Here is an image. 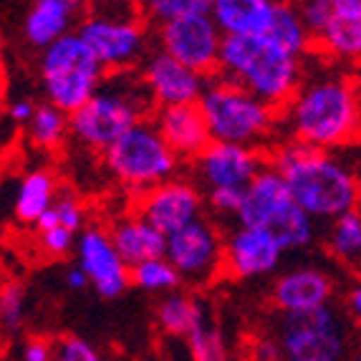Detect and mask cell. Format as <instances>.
<instances>
[{
  "instance_id": "obj_43",
  "label": "cell",
  "mask_w": 361,
  "mask_h": 361,
  "mask_svg": "<svg viewBox=\"0 0 361 361\" xmlns=\"http://www.w3.org/2000/svg\"><path fill=\"white\" fill-rule=\"evenodd\" d=\"M66 286L71 290H84V288H89L91 286V281H89V276H86L78 265H71L66 271Z\"/></svg>"
},
{
  "instance_id": "obj_32",
  "label": "cell",
  "mask_w": 361,
  "mask_h": 361,
  "mask_svg": "<svg viewBox=\"0 0 361 361\" xmlns=\"http://www.w3.org/2000/svg\"><path fill=\"white\" fill-rule=\"evenodd\" d=\"M187 349L192 361H228V343H225L220 326L212 324L210 313L187 336Z\"/></svg>"
},
{
  "instance_id": "obj_31",
  "label": "cell",
  "mask_w": 361,
  "mask_h": 361,
  "mask_svg": "<svg viewBox=\"0 0 361 361\" xmlns=\"http://www.w3.org/2000/svg\"><path fill=\"white\" fill-rule=\"evenodd\" d=\"M84 223H86V210L81 205L76 192L71 190H61L56 202L51 205V210L43 215V220L36 225V230H46V228H66L71 233L81 235L84 233Z\"/></svg>"
},
{
  "instance_id": "obj_6",
  "label": "cell",
  "mask_w": 361,
  "mask_h": 361,
  "mask_svg": "<svg viewBox=\"0 0 361 361\" xmlns=\"http://www.w3.org/2000/svg\"><path fill=\"white\" fill-rule=\"evenodd\" d=\"M212 142L253 147L271 137L278 124V111L253 97L240 84L220 76L210 81L200 99Z\"/></svg>"
},
{
  "instance_id": "obj_7",
  "label": "cell",
  "mask_w": 361,
  "mask_h": 361,
  "mask_svg": "<svg viewBox=\"0 0 361 361\" xmlns=\"http://www.w3.org/2000/svg\"><path fill=\"white\" fill-rule=\"evenodd\" d=\"M104 164L116 182L145 195L164 182L175 180L180 157L169 149L154 121H142L132 132L104 152Z\"/></svg>"
},
{
  "instance_id": "obj_4",
  "label": "cell",
  "mask_w": 361,
  "mask_h": 361,
  "mask_svg": "<svg viewBox=\"0 0 361 361\" xmlns=\"http://www.w3.org/2000/svg\"><path fill=\"white\" fill-rule=\"evenodd\" d=\"M152 104L154 102L142 73H109L102 89L71 114V137L91 152H106L145 121Z\"/></svg>"
},
{
  "instance_id": "obj_25",
  "label": "cell",
  "mask_w": 361,
  "mask_h": 361,
  "mask_svg": "<svg viewBox=\"0 0 361 361\" xmlns=\"http://www.w3.org/2000/svg\"><path fill=\"white\" fill-rule=\"evenodd\" d=\"M205 316H207L205 303L197 301L190 293H182V290L162 295V301L157 303V324L169 336L187 338Z\"/></svg>"
},
{
  "instance_id": "obj_37",
  "label": "cell",
  "mask_w": 361,
  "mask_h": 361,
  "mask_svg": "<svg viewBox=\"0 0 361 361\" xmlns=\"http://www.w3.org/2000/svg\"><path fill=\"white\" fill-rule=\"evenodd\" d=\"M243 192L245 190H235V187H220V190H207L205 202L217 212V215H233L238 217L243 207Z\"/></svg>"
},
{
  "instance_id": "obj_11",
  "label": "cell",
  "mask_w": 361,
  "mask_h": 361,
  "mask_svg": "<svg viewBox=\"0 0 361 361\" xmlns=\"http://www.w3.org/2000/svg\"><path fill=\"white\" fill-rule=\"evenodd\" d=\"M164 258L175 265L182 281L205 283L217 271H223L225 240L220 230L202 217L180 233L169 235Z\"/></svg>"
},
{
  "instance_id": "obj_28",
  "label": "cell",
  "mask_w": 361,
  "mask_h": 361,
  "mask_svg": "<svg viewBox=\"0 0 361 361\" xmlns=\"http://www.w3.org/2000/svg\"><path fill=\"white\" fill-rule=\"evenodd\" d=\"M326 247L341 263H359L361 260V210L346 212L338 220L329 223L326 230Z\"/></svg>"
},
{
  "instance_id": "obj_34",
  "label": "cell",
  "mask_w": 361,
  "mask_h": 361,
  "mask_svg": "<svg viewBox=\"0 0 361 361\" xmlns=\"http://www.w3.org/2000/svg\"><path fill=\"white\" fill-rule=\"evenodd\" d=\"M25 316V290L16 281H8L0 293V319L6 331H18Z\"/></svg>"
},
{
  "instance_id": "obj_24",
  "label": "cell",
  "mask_w": 361,
  "mask_h": 361,
  "mask_svg": "<svg viewBox=\"0 0 361 361\" xmlns=\"http://www.w3.org/2000/svg\"><path fill=\"white\" fill-rule=\"evenodd\" d=\"M59 192L61 187L49 169H28L18 180L16 195H13V217H16V223L36 228L43 220V215L51 210Z\"/></svg>"
},
{
  "instance_id": "obj_17",
  "label": "cell",
  "mask_w": 361,
  "mask_h": 361,
  "mask_svg": "<svg viewBox=\"0 0 361 361\" xmlns=\"http://www.w3.org/2000/svg\"><path fill=\"white\" fill-rule=\"evenodd\" d=\"M334 278L316 265H298L281 273L271 286V301L283 316H298L329 306Z\"/></svg>"
},
{
  "instance_id": "obj_10",
  "label": "cell",
  "mask_w": 361,
  "mask_h": 361,
  "mask_svg": "<svg viewBox=\"0 0 361 361\" xmlns=\"http://www.w3.org/2000/svg\"><path fill=\"white\" fill-rule=\"evenodd\" d=\"M159 51L169 54L187 68L210 76L220 71V54H223V30L217 28L210 16H187L157 28Z\"/></svg>"
},
{
  "instance_id": "obj_18",
  "label": "cell",
  "mask_w": 361,
  "mask_h": 361,
  "mask_svg": "<svg viewBox=\"0 0 361 361\" xmlns=\"http://www.w3.org/2000/svg\"><path fill=\"white\" fill-rule=\"evenodd\" d=\"M293 205L295 202L290 197V190L283 177H281V172L273 164H265L263 172L243 192V207L238 212V225L271 230Z\"/></svg>"
},
{
  "instance_id": "obj_35",
  "label": "cell",
  "mask_w": 361,
  "mask_h": 361,
  "mask_svg": "<svg viewBox=\"0 0 361 361\" xmlns=\"http://www.w3.org/2000/svg\"><path fill=\"white\" fill-rule=\"evenodd\" d=\"M78 243V235L66 228H46L38 230V247L51 258H63V255L73 253Z\"/></svg>"
},
{
  "instance_id": "obj_15",
  "label": "cell",
  "mask_w": 361,
  "mask_h": 361,
  "mask_svg": "<svg viewBox=\"0 0 361 361\" xmlns=\"http://www.w3.org/2000/svg\"><path fill=\"white\" fill-rule=\"evenodd\" d=\"M142 78L152 94V102L159 109L200 104L207 84H210L207 76L187 68L185 63H180L164 51H154L147 56Z\"/></svg>"
},
{
  "instance_id": "obj_3",
  "label": "cell",
  "mask_w": 361,
  "mask_h": 361,
  "mask_svg": "<svg viewBox=\"0 0 361 361\" xmlns=\"http://www.w3.org/2000/svg\"><path fill=\"white\" fill-rule=\"evenodd\" d=\"M220 73L253 97L283 111L303 86V61L286 54L271 38L225 36Z\"/></svg>"
},
{
  "instance_id": "obj_9",
  "label": "cell",
  "mask_w": 361,
  "mask_h": 361,
  "mask_svg": "<svg viewBox=\"0 0 361 361\" xmlns=\"http://www.w3.org/2000/svg\"><path fill=\"white\" fill-rule=\"evenodd\" d=\"M121 6L114 8V13H104L102 8L86 13L78 20L76 33L81 41L94 51L104 71H129L147 51V30L142 23V16L137 8L129 13H119Z\"/></svg>"
},
{
  "instance_id": "obj_29",
  "label": "cell",
  "mask_w": 361,
  "mask_h": 361,
  "mask_svg": "<svg viewBox=\"0 0 361 361\" xmlns=\"http://www.w3.org/2000/svg\"><path fill=\"white\" fill-rule=\"evenodd\" d=\"M132 283L147 293H175L180 290L182 276L167 258H154L147 263H139L132 268Z\"/></svg>"
},
{
  "instance_id": "obj_41",
  "label": "cell",
  "mask_w": 361,
  "mask_h": 361,
  "mask_svg": "<svg viewBox=\"0 0 361 361\" xmlns=\"http://www.w3.org/2000/svg\"><path fill=\"white\" fill-rule=\"evenodd\" d=\"M255 359L258 361H281V349L273 336H265L255 343Z\"/></svg>"
},
{
  "instance_id": "obj_21",
  "label": "cell",
  "mask_w": 361,
  "mask_h": 361,
  "mask_svg": "<svg viewBox=\"0 0 361 361\" xmlns=\"http://www.w3.org/2000/svg\"><path fill=\"white\" fill-rule=\"evenodd\" d=\"M276 0H215L212 18L223 36L265 38L276 23Z\"/></svg>"
},
{
  "instance_id": "obj_44",
  "label": "cell",
  "mask_w": 361,
  "mask_h": 361,
  "mask_svg": "<svg viewBox=\"0 0 361 361\" xmlns=\"http://www.w3.org/2000/svg\"><path fill=\"white\" fill-rule=\"evenodd\" d=\"M349 361H361V351H354V354H351V359Z\"/></svg>"
},
{
  "instance_id": "obj_42",
  "label": "cell",
  "mask_w": 361,
  "mask_h": 361,
  "mask_svg": "<svg viewBox=\"0 0 361 361\" xmlns=\"http://www.w3.org/2000/svg\"><path fill=\"white\" fill-rule=\"evenodd\" d=\"M346 308H349L351 319L361 326V283H354L346 293Z\"/></svg>"
},
{
  "instance_id": "obj_14",
  "label": "cell",
  "mask_w": 361,
  "mask_h": 361,
  "mask_svg": "<svg viewBox=\"0 0 361 361\" xmlns=\"http://www.w3.org/2000/svg\"><path fill=\"white\" fill-rule=\"evenodd\" d=\"M283 253L286 247L271 230L238 225L225 238L223 271L240 281L271 276L283 260Z\"/></svg>"
},
{
  "instance_id": "obj_30",
  "label": "cell",
  "mask_w": 361,
  "mask_h": 361,
  "mask_svg": "<svg viewBox=\"0 0 361 361\" xmlns=\"http://www.w3.org/2000/svg\"><path fill=\"white\" fill-rule=\"evenodd\" d=\"M286 250H303L316 240V220L298 205H293L281 220L271 228Z\"/></svg>"
},
{
  "instance_id": "obj_38",
  "label": "cell",
  "mask_w": 361,
  "mask_h": 361,
  "mask_svg": "<svg viewBox=\"0 0 361 361\" xmlns=\"http://www.w3.org/2000/svg\"><path fill=\"white\" fill-rule=\"evenodd\" d=\"M298 8H301L303 23H306L311 38H316L321 33V28L331 18L334 0H306V3H301Z\"/></svg>"
},
{
  "instance_id": "obj_26",
  "label": "cell",
  "mask_w": 361,
  "mask_h": 361,
  "mask_svg": "<svg viewBox=\"0 0 361 361\" xmlns=\"http://www.w3.org/2000/svg\"><path fill=\"white\" fill-rule=\"evenodd\" d=\"M25 134H28V142L33 147L43 152H56L71 137V114L61 111L59 106L49 102L38 104V111L33 121L25 127Z\"/></svg>"
},
{
  "instance_id": "obj_36",
  "label": "cell",
  "mask_w": 361,
  "mask_h": 361,
  "mask_svg": "<svg viewBox=\"0 0 361 361\" xmlns=\"http://www.w3.org/2000/svg\"><path fill=\"white\" fill-rule=\"evenodd\" d=\"M56 361H102V356L86 338L63 336L56 341Z\"/></svg>"
},
{
  "instance_id": "obj_27",
  "label": "cell",
  "mask_w": 361,
  "mask_h": 361,
  "mask_svg": "<svg viewBox=\"0 0 361 361\" xmlns=\"http://www.w3.org/2000/svg\"><path fill=\"white\" fill-rule=\"evenodd\" d=\"M265 38H271L276 46H281L286 54L295 56V59H303L313 46L311 33L303 23L301 8L293 6V3H278L276 23H273L271 33Z\"/></svg>"
},
{
  "instance_id": "obj_5",
  "label": "cell",
  "mask_w": 361,
  "mask_h": 361,
  "mask_svg": "<svg viewBox=\"0 0 361 361\" xmlns=\"http://www.w3.org/2000/svg\"><path fill=\"white\" fill-rule=\"evenodd\" d=\"M38 76L46 102L66 114H76L106 78L104 66L76 30L41 51Z\"/></svg>"
},
{
  "instance_id": "obj_23",
  "label": "cell",
  "mask_w": 361,
  "mask_h": 361,
  "mask_svg": "<svg viewBox=\"0 0 361 361\" xmlns=\"http://www.w3.org/2000/svg\"><path fill=\"white\" fill-rule=\"evenodd\" d=\"M111 240H114L116 250H119L121 260L134 268L147 260L164 258L167 253V238H164L154 225H149L145 217H139L137 212L132 215H121L111 228Z\"/></svg>"
},
{
  "instance_id": "obj_8",
  "label": "cell",
  "mask_w": 361,
  "mask_h": 361,
  "mask_svg": "<svg viewBox=\"0 0 361 361\" xmlns=\"http://www.w3.org/2000/svg\"><path fill=\"white\" fill-rule=\"evenodd\" d=\"M273 338L281 349V361H349V326L336 308L329 306L278 321Z\"/></svg>"
},
{
  "instance_id": "obj_1",
  "label": "cell",
  "mask_w": 361,
  "mask_h": 361,
  "mask_svg": "<svg viewBox=\"0 0 361 361\" xmlns=\"http://www.w3.org/2000/svg\"><path fill=\"white\" fill-rule=\"evenodd\" d=\"M281 116L290 142L324 152L354 145L361 139L359 78L346 73L306 78Z\"/></svg>"
},
{
  "instance_id": "obj_16",
  "label": "cell",
  "mask_w": 361,
  "mask_h": 361,
  "mask_svg": "<svg viewBox=\"0 0 361 361\" xmlns=\"http://www.w3.org/2000/svg\"><path fill=\"white\" fill-rule=\"evenodd\" d=\"M263 157L253 147L225 145V142H212L195 159V172L207 190H220V187L245 190L263 172Z\"/></svg>"
},
{
  "instance_id": "obj_12",
  "label": "cell",
  "mask_w": 361,
  "mask_h": 361,
  "mask_svg": "<svg viewBox=\"0 0 361 361\" xmlns=\"http://www.w3.org/2000/svg\"><path fill=\"white\" fill-rule=\"evenodd\" d=\"M202 210H205V197L187 180H169L149 192L139 195L134 207V212L154 225L164 238L202 220Z\"/></svg>"
},
{
  "instance_id": "obj_22",
  "label": "cell",
  "mask_w": 361,
  "mask_h": 361,
  "mask_svg": "<svg viewBox=\"0 0 361 361\" xmlns=\"http://www.w3.org/2000/svg\"><path fill=\"white\" fill-rule=\"evenodd\" d=\"M78 11H81V6L73 0H36V3H30L23 16L25 43L33 49L46 51L56 41L73 33L71 25Z\"/></svg>"
},
{
  "instance_id": "obj_40",
  "label": "cell",
  "mask_w": 361,
  "mask_h": 361,
  "mask_svg": "<svg viewBox=\"0 0 361 361\" xmlns=\"http://www.w3.org/2000/svg\"><path fill=\"white\" fill-rule=\"evenodd\" d=\"M36 111H38V104L30 102V99H25V97L13 99V102L8 104V116H11V121L23 124V127H28L30 121H33Z\"/></svg>"
},
{
  "instance_id": "obj_33",
  "label": "cell",
  "mask_w": 361,
  "mask_h": 361,
  "mask_svg": "<svg viewBox=\"0 0 361 361\" xmlns=\"http://www.w3.org/2000/svg\"><path fill=\"white\" fill-rule=\"evenodd\" d=\"M142 11L157 25H164L187 16H210L212 3L210 0H152L142 6Z\"/></svg>"
},
{
  "instance_id": "obj_2",
  "label": "cell",
  "mask_w": 361,
  "mask_h": 361,
  "mask_svg": "<svg viewBox=\"0 0 361 361\" xmlns=\"http://www.w3.org/2000/svg\"><path fill=\"white\" fill-rule=\"evenodd\" d=\"M271 164L286 180L295 205L308 212L316 223H334L346 212L359 210V180L331 152L286 142L276 149Z\"/></svg>"
},
{
  "instance_id": "obj_13",
  "label": "cell",
  "mask_w": 361,
  "mask_h": 361,
  "mask_svg": "<svg viewBox=\"0 0 361 361\" xmlns=\"http://www.w3.org/2000/svg\"><path fill=\"white\" fill-rule=\"evenodd\" d=\"M76 265L89 276L91 288L102 298H116L132 283V268L121 260L111 233L99 225H89L78 235Z\"/></svg>"
},
{
  "instance_id": "obj_20",
  "label": "cell",
  "mask_w": 361,
  "mask_h": 361,
  "mask_svg": "<svg viewBox=\"0 0 361 361\" xmlns=\"http://www.w3.org/2000/svg\"><path fill=\"white\" fill-rule=\"evenodd\" d=\"M313 46L338 63H361V0H334L331 18Z\"/></svg>"
},
{
  "instance_id": "obj_45",
  "label": "cell",
  "mask_w": 361,
  "mask_h": 361,
  "mask_svg": "<svg viewBox=\"0 0 361 361\" xmlns=\"http://www.w3.org/2000/svg\"><path fill=\"white\" fill-rule=\"evenodd\" d=\"M359 89H361V73H359Z\"/></svg>"
},
{
  "instance_id": "obj_19",
  "label": "cell",
  "mask_w": 361,
  "mask_h": 361,
  "mask_svg": "<svg viewBox=\"0 0 361 361\" xmlns=\"http://www.w3.org/2000/svg\"><path fill=\"white\" fill-rule=\"evenodd\" d=\"M154 124L169 149L180 159H197L207 147L212 145L210 129H207L205 114L200 104H187V106H167L157 109Z\"/></svg>"
},
{
  "instance_id": "obj_39",
  "label": "cell",
  "mask_w": 361,
  "mask_h": 361,
  "mask_svg": "<svg viewBox=\"0 0 361 361\" xmlns=\"http://www.w3.org/2000/svg\"><path fill=\"white\" fill-rule=\"evenodd\" d=\"M20 361H56V343L43 336H30L20 346Z\"/></svg>"
}]
</instances>
